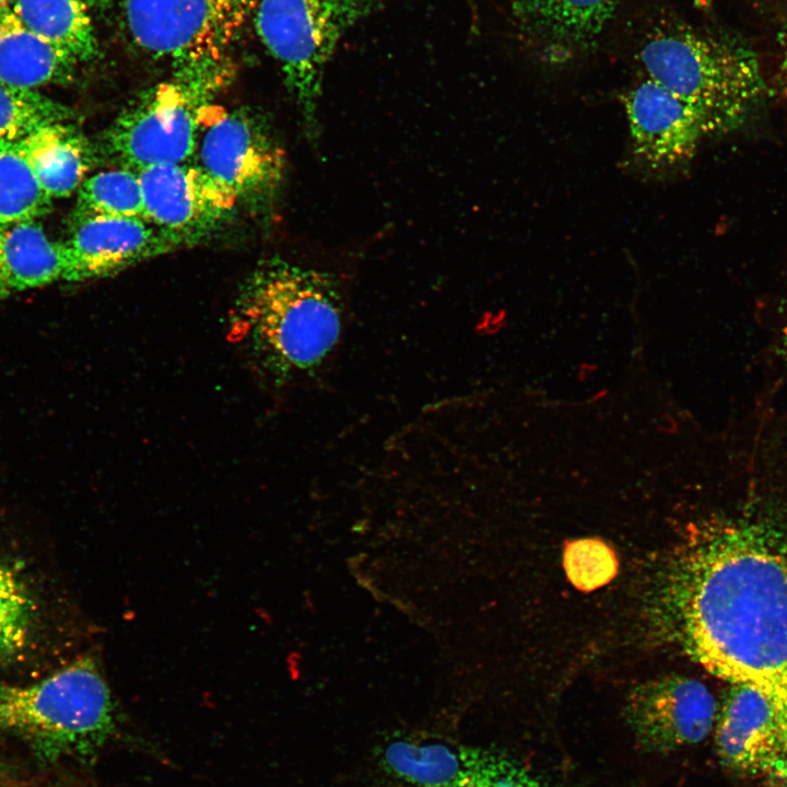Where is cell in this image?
Here are the masks:
<instances>
[{"label":"cell","instance_id":"1","mask_svg":"<svg viewBox=\"0 0 787 787\" xmlns=\"http://www.w3.org/2000/svg\"><path fill=\"white\" fill-rule=\"evenodd\" d=\"M667 613L708 671L787 701V549L751 528L703 531L674 560Z\"/></svg>","mask_w":787,"mask_h":787},{"label":"cell","instance_id":"2","mask_svg":"<svg viewBox=\"0 0 787 787\" xmlns=\"http://www.w3.org/2000/svg\"><path fill=\"white\" fill-rule=\"evenodd\" d=\"M230 315L236 341L281 384L331 354L341 333L342 299L330 273L272 256L245 278Z\"/></svg>","mask_w":787,"mask_h":787},{"label":"cell","instance_id":"3","mask_svg":"<svg viewBox=\"0 0 787 787\" xmlns=\"http://www.w3.org/2000/svg\"><path fill=\"white\" fill-rule=\"evenodd\" d=\"M121 712L98 655L85 653L45 679L0 684V730L46 761L86 757L115 737Z\"/></svg>","mask_w":787,"mask_h":787},{"label":"cell","instance_id":"4","mask_svg":"<svg viewBox=\"0 0 787 787\" xmlns=\"http://www.w3.org/2000/svg\"><path fill=\"white\" fill-rule=\"evenodd\" d=\"M639 58L648 79L700 113L707 134L740 126L764 94L754 54L723 36L691 28L658 31L644 43Z\"/></svg>","mask_w":787,"mask_h":787},{"label":"cell","instance_id":"5","mask_svg":"<svg viewBox=\"0 0 787 787\" xmlns=\"http://www.w3.org/2000/svg\"><path fill=\"white\" fill-rule=\"evenodd\" d=\"M257 0H125L124 21L143 52L171 60L176 81L210 96Z\"/></svg>","mask_w":787,"mask_h":787},{"label":"cell","instance_id":"6","mask_svg":"<svg viewBox=\"0 0 787 787\" xmlns=\"http://www.w3.org/2000/svg\"><path fill=\"white\" fill-rule=\"evenodd\" d=\"M386 0H257L258 36L277 61L310 139L326 69L342 37Z\"/></svg>","mask_w":787,"mask_h":787},{"label":"cell","instance_id":"7","mask_svg":"<svg viewBox=\"0 0 787 787\" xmlns=\"http://www.w3.org/2000/svg\"><path fill=\"white\" fill-rule=\"evenodd\" d=\"M196 153V164L237 204L260 212L274 204L284 180L285 154L262 115L204 104Z\"/></svg>","mask_w":787,"mask_h":787},{"label":"cell","instance_id":"8","mask_svg":"<svg viewBox=\"0 0 787 787\" xmlns=\"http://www.w3.org/2000/svg\"><path fill=\"white\" fill-rule=\"evenodd\" d=\"M207 99L177 81L150 89L105 132L107 155L134 172L187 162L196 153L199 113Z\"/></svg>","mask_w":787,"mask_h":787},{"label":"cell","instance_id":"9","mask_svg":"<svg viewBox=\"0 0 787 787\" xmlns=\"http://www.w3.org/2000/svg\"><path fill=\"white\" fill-rule=\"evenodd\" d=\"M137 173L144 219L180 247L197 245L213 235L230 221L238 205L233 195L188 161Z\"/></svg>","mask_w":787,"mask_h":787},{"label":"cell","instance_id":"10","mask_svg":"<svg viewBox=\"0 0 787 787\" xmlns=\"http://www.w3.org/2000/svg\"><path fill=\"white\" fill-rule=\"evenodd\" d=\"M718 707L701 682L670 674L637 685L630 693L625 718L638 745L668 753L704 741L714 730Z\"/></svg>","mask_w":787,"mask_h":787},{"label":"cell","instance_id":"11","mask_svg":"<svg viewBox=\"0 0 787 787\" xmlns=\"http://www.w3.org/2000/svg\"><path fill=\"white\" fill-rule=\"evenodd\" d=\"M178 248L172 236L143 218L78 219L70 238L62 244L63 280L80 282L110 277Z\"/></svg>","mask_w":787,"mask_h":787},{"label":"cell","instance_id":"12","mask_svg":"<svg viewBox=\"0 0 787 787\" xmlns=\"http://www.w3.org/2000/svg\"><path fill=\"white\" fill-rule=\"evenodd\" d=\"M624 108L634 152L654 168L686 162L707 136L693 106L648 78L625 95Z\"/></svg>","mask_w":787,"mask_h":787},{"label":"cell","instance_id":"13","mask_svg":"<svg viewBox=\"0 0 787 787\" xmlns=\"http://www.w3.org/2000/svg\"><path fill=\"white\" fill-rule=\"evenodd\" d=\"M783 701L760 689L733 684L714 728L717 753L727 766L754 773L765 770Z\"/></svg>","mask_w":787,"mask_h":787},{"label":"cell","instance_id":"14","mask_svg":"<svg viewBox=\"0 0 787 787\" xmlns=\"http://www.w3.org/2000/svg\"><path fill=\"white\" fill-rule=\"evenodd\" d=\"M80 62L67 50L36 35L0 5V82L37 91L70 80Z\"/></svg>","mask_w":787,"mask_h":787},{"label":"cell","instance_id":"15","mask_svg":"<svg viewBox=\"0 0 787 787\" xmlns=\"http://www.w3.org/2000/svg\"><path fill=\"white\" fill-rule=\"evenodd\" d=\"M17 144L51 199L78 190L94 163V151L87 139L67 121L45 125Z\"/></svg>","mask_w":787,"mask_h":787},{"label":"cell","instance_id":"16","mask_svg":"<svg viewBox=\"0 0 787 787\" xmlns=\"http://www.w3.org/2000/svg\"><path fill=\"white\" fill-rule=\"evenodd\" d=\"M62 244L35 221L0 228V302L12 294L63 280Z\"/></svg>","mask_w":787,"mask_h":787},{"label":"cell","instance_id":"17","mask_svg":"<svg viewBox=\"0 0 787 787\" xmlns=\"http://www.w3.org/2000/svg\"><path fill=\"white\" fill-rule=\"evenodd\" d=\"M620 0H521L516 11L545 43L562 51L594 44L611 22Z\"/></svg>","mask_w":787,"mask_h":787},{"label":"cell","instance_id":"18","mask_svg":"<svg viewBox=\"0 0 787 787\" xmlns=\"http://www.w3.org/2000/svg\"><path fill=\"white\" fill-rule=\"evenodd\" d=\"M36 35L70 52L80 63L98 52L86 0H0Z\"/></svg>","mask_w":787,"mask_h":787},{"label":"cell","instance_id":"19","mask_svg":"<svg viewBox=\"0 0 787 787\" xmlns=\"http://www.w3.org/2000/svg\"><path fill=\"white\" fill-rule=\"evenodd\" d=\"M50 204L17 142L0 141V228L35 221Z\"/></svg>","mask_w":787,"mask_h":787},{"label":"cell","instance_id":"20","mask_svg":"<svg viewBox=\"0 0 787 787\" xmlns=\"http://www.w3.org/2000/svg\"><path fill=\"white\" fill-rule=\"evenodd\" d=\"M86 216L144 219L143 195L138 173L121 167L85 178L78 189L75 220Z\"/></svg>","mask_w":787,"mask_h":787},{"label":"cell","instance_id":"21","mask_svg":"<svg viewBox=\"0 0 787 787\" xmlns=\"http://www.w3.org/2000/svg\"><path fill=\"white\" fill-rule=\"evenodd\" d=\"M70 117L68 107L38 91L0 82V141L17 142L45 125Z\"/></svg>","mask_w":787,"mask_h":787},{"label":"cell","instance_id":"22","mask_svg":"<svg viewBox=\"0 0 787 787\" xmlns=\"http://www.w3.org/2000/svg\"><path fill=\"white\" fill-rule=\"evenodd\" d=\"M35 606L24 582L0 562V656L20 653L27 644Z\"/></svg>","mask_w":787,"mask_h":787},{"label":"cell","instance_id":"23","mask_svg":"<svg viewBox=\"0 0 787 787\" xmlns=\"http://www.w3.org/2000/svg\"><path fill=\"white\" fill-rule=\"evenodd\" d=\"M565 565L572 580L585 589L607 583L615 571L611 550L594 540L572 543L565 553Z\"/></svg>","mask_w":787,"mask_h":787},{"label":"cell","instance_id":"24","mask_svg":"<svg viewBox=\"0 0 787 787\" xmlns=\"http://www.w3.org/2000/svg\"><path fill=\"white\" fill-rule=\"evenodd\" d=\"M772 331L771 345L776 360L787 372V313L778 318L775 324H770Z\"/></svg>","mask_w":787,"mask_h":787},{"label":"cell","instance_id":"25","mask_svg":"<svg viewBox=\"0 0 787 787\" xmlns=\"http://www.w3.org/2000/svg\"><path fill=\"white\" fill-rule=\"evenodd\" d=\"M777 89L787 96V17L778 32Z\"/></svg>","mask_w":787,"mask_h":787},{"label":"cell","instance_id":"26","mask_svg":"<svg viewBox=\"0 0 787 787\" xmlns=\"http://www.w3.org/2000/svg\"><path fill=\"white\" fill-rule=\"evenodd\" d=\"M86 1H87V3L90 4L91 8H96V7H101V8H102V7L106 5V4L109 2V0H86Z\"/></svg>","mask_w":787,"mask_h":787},{"label":"cell","instance_id":"27","mask_svg":"<svg viewBox=\"0 0 787 787\" xmlns=\"http://www.w3.org/2000/svg\"><path fill=\"white\" fill-rule=\"evenodd\" d=\"M521 0H510L514 9L517 11Z\"/></svg>","mask_w":787,"mask_h":787}]
</instances>
